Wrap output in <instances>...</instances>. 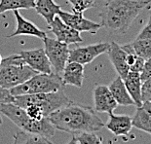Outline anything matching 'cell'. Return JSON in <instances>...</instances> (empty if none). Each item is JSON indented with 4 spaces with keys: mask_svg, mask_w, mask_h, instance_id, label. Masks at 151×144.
<instances>
[{
    "mask_svg": "<svg viewBox=\"0 0 151 144\" xmlns=\"http://www.w3.org/2000/svg\"><path fill=\"white\" fill-rule=\"evenodd\" d=\"M58 16L63 22L72 27L79 32H89L96 34L102 27V25L98 22L90 21L83 16V13H68L60 10Z\"/></svg>",
    "mask_w": 151,
    "mask_h": 144,
    "instance_id": "obj_9",
    "label": "cell"
},
{
    "mask_svg": "<svg viewBox=\"0 0 151 144\" xmlns=\"http://www.w3.org/2000/svg\"><path fill=\"white\" fill-rule=\"evenodd\" d=\"M13 12H14L16 19V29L11 34H9L7 38H12L19 36V35H29V36H34L43 39L44 37L47 36V33L44 30H41L33 22L22 17L19 10H15Z\"/></svg>",
    "mask_w": 151,
    "mask_h": 144,
    "instance_id": "obj_14",
    "label": "cell"
},
{
    "mask_svg": "<svg viewBox=\"0 0 151 144\" xmlns=\"http://www.w3.org/2000/svg\"><path fill=\"white\" fill-rule=\"evenodd\" d=\"M139 74H140V78L142 82L151 78V57H149L148 59H146L145 62H144L143 68Z\"/></svg>",
    "mask_w": 151,
    "mask_h": 144,
    "instance_id": "obj_27",
    "label": "cell"
},
{
    "mask_svg": "<svg viewBox=\"0 0 151 144\" xmlns=\"http://www.w3.org/2000/svg\"><path fill=\"white\" fill-rule=\"evenodd\" d=\"M131 44L137 55L144 60L151 57V39H136Z\"/></svg>",
    "mask_w": 151,
    "mask_h": 144,
    "instance_id": "obj_23",
    "label": "cell"
},
{
    "mask_svg": "<svg viewBox=\"0 0 151 144\" xmlns=\"http://www.w3.org/2000/svg\"><path fill=\"white\" fill-rule=\"evenodd\" d=\"M150 17H151V13H150Z\"/></svg>",
    "mask_w": 151,
    "mask_h": 144,
    "instance_id": "obj_34",
    "label": "cell"
},
{
    "mask_svg": "<svg viewBox=\"0 0 151 144\" xmlns=\"http://www.w3.org/2000/svg\"><path fill=\"white\" fill-rule=\"evenodd\" d=\"M37 73L25 64L19 54L11 55L2 59L0 64V86L11 90L27 81Z\"/></svg>",
    "mask_w": 151,
    "mask_h": 144,
    "instance_id": "obj_4",
    "label": "cell"
},
{
    "mask_svg": "<svg viewBox=\"0 0 151 144\" xmlns=\"http://www.w3.org/2000/svg\"><path fill=\"white\" fill-rule=\"evenodd\" d=\"M76 138L79 144H104L102 137L95 133V132L80 133Z\"/></svg>",
    "mask_w": 151,
    "mask_h": 144,
    "instance_id": "obj_24",
    "label": "cell"
},
{
    "mask_svg": "<svg viewBox=\"0 0 151 144\" xmlns=\"http://www.w3.org/2000/svg\"><path fill=\"white\" fill-rule=\"evenodd\" d=\"M104 1H106V0H104Z\"/></svg>",
    "mask_w": 151,
    "mask_h": 144,
    "instance_id": "obj_35",
    "label": "cell"
},
{
    "mask_svg": "<svg viewBox=\"0 0 151 144\" xmlns=\"http://www.w3.org/2000/svg\"><path fill=\"white\" fill-rule=\"evenodd\" d=\"M108 59L120 78L125 79L130 72V67L127 63V53L116 42H110V46L106 52Z\"/></svg>",
    "mask_w": 151,
    "mask_h": 144,
    "instance_id": "obj_13",
    "label": "cell"
},
{
    "mask_svg": "<svg viewBox=\"0 0 151 144\" xmlns=\"http://www.w3.org/2000/svg\"><path fill=\"white\" fill-rule=\"evenodd\" d=\"M2 123H3V121H2V118H1V116H0V126L2 125Z\"/></svg>",
    "mask_w": 151,
    "mask_h": 144,
    "instance_id": "obj_32",
    "label": "cell"
},
{
    "mask_svg": "<svg viewBox=\"0 0 151 144\" xmlns=\"http://www.w3.org/2000/svg\"><path fill=\"white\" fill-rule=\"evenodd\" d=\"M144 60L142 57H137V60L134 62V63L132 66H130V71H133V72H137V73H140L141 70L143 68V65H144Z\"/></svg>",
    "mask_w": 151,
    "mask_h": 144,
    "instance_id": "obj_30",
    "label": "cell"
},
{
    "mask_svg": "<svg viewBox=\"0 0 151 144\" xmlns=\"http://www.w3.org/2000/svg\"><path fill=\"white\" fill-rule=\"evenodd\" d=\"M13 144H53L48 137H45L39 134H34L25 133L24 130L19 132L14 136Z\"/></svg>",
    "mask_w": 151,
    "mask_h": 144,
    "instance_id": "obj_21",
    "label": "cell"
},
{
    "mask_svg": "<svg viewBox=\"0 0 151 144\" xmlns=\"http://www.w3.org/2000/svg\"><path fill=\"white\" fill-rule=\"evenodd\" d=\"M136 39H151V17L149 18L147 24L142 28Z\"/></svg>",
    "mask_w": 151,
    "mask_h": 144,
    "instance_id": "obj_29",
    "label": "cell"
},
{
    "mask_svg": "<svg viewBox=\"0 0 151 144\" xmlns=\"http://www.w3.org/2000/svg\"><path fill=\"white\" fill-rule=\"evenodd\" d=\"M1 62H2V57H1V55H0V64H1Z\"/></svg>",
    "mask_w": 151,
    "mask_h": 144,
    "instance_id": "obj_33",
    "label": "cell"
},
{
    "mask_svg": "<svg viewBox=\"0 0 151 144\" xmlns=\"http://www.w3.org/2000/svg\"><path fill=\"white\" fill-rule=\"evenodd\" d=\"M74 13H84L95 5V0H67Z\"/></svg>",
    "mask_w": 151,
    "mask_h": 144,
    "instance_id": "obj_25",
    "label": "cell"
},
{
    "mask_svg": "<svg viewBox=\"0 0 151 144\" xmlns=\"http://www.w3.org/2000/svg\"><path fill=\"white\" fill-rule=\"evenodd\" d=\"M10 102H14V97L11 95L9 90L2 88L0 86V104L10 103Z\"/></svg>",
    "mask_w": 151,
    "mask_h": 144,
    "instance_id": "obj_28",
    "label": "cell"
},
{
    "mask_svg": "<svg viewBox=\"0 0 151 144\" xmlns=\"http://www.w3.org/2000/svg\"><path fill=\"white\" fill-rule=\"evenodd\" d=\"M43 43L45 53L50 60L53 71L62 75L66 63L68 62L70 50L68 45L48 36L43 38Z\"/></svg>",
    "mask_w": 151,
    "mask_h": 144,
    "instance_id": "obj_7",
    "label": "cell"
},
{
    "mask_svg": "<svg viewBox=\"0 0 151 144\" xmlns=\"http://www.w3.org/2000/svg\"><path fill=\"white\" fill-rule=\"evenodd\" d=\"M65 88L62 76L57 73H37L17 87L9 90L13 97L24 95L45 94L62 91Z\"/></svg>",
    "mask_w": 151,
    "mask_h": 144,
    "instance_id": "obj_5",
    "label": "cell"
},
{
    "mask_svg": "<svg viewBox=\"0 0 151 144\" xmlns=\"http://www.w3.org/2000/svg\"><path fill=\"white\" fill-rule=\"evenodd\" d=\"M110 43H96L84 47H76L69 50L68 62H75L83 65L91 63L102 54H106Z\"/></svg>",
    "mask_w": 151,
    "mask_h": 144,
    "instance_id": "obj_8",
    "label": "cell"
},
{
    "mask_svg": "<svg viewBox=\"0 0 151 144\" xmlns=\"http://www.w3.org/2000/svg\"><path fill=\"white\" fill-rule=\"evenodd\" d=\"M35 7V0H1L0 14L7 11H15L20 9H32Z\"/></svg>",
    "mask_w": 151,
    "mask_h": 144,
    "instance_id": "obj_22",
    "label": "cell"
},
{
    "mask_svg": "<svg viewBox=\"0 0 151 144\" xmlns=\"http://www.w3.org/2000/svg\"><path fill=\"white\" fill-rule=\"evenodd\" d=\"M105 127L116 136L128 135L131 130L133 129L132 118L127 115H115L111 113L109 114L108 121Z\"/></svg>",
    "mask_w": 151,
    "mask_h": 144,
    "instance_id": "obj_16",
    "label": "cell"
},
{
    "mask_svg": "<svg viewBox=\"0 0 151 144\" xmlns=\"http://www.w3.org/2000/svg\"><path fill=\"white\" fill-rule=\"evenodd\" d=\"M56 130L71 134L99 132L105 125L89 106L70 101L48 117Z\"/></svg>",
    "mask_w": 151,
    "mask_h": 144,
    "instance_id": "obj_1",
    "label": "cell"
},
{
    "mask_svg": "<svg viewBox=\"0 0 151 144\" xmlns=\"http://www.w3.org/2000/svg\"><path fill=\"white\" fill-rule=\"evenodd\" d=\"M0 113L10 119L16 126L25 133L39 134L50 138L56 132V128L48 117L42 120H34L28 116L24 108L14 102L0 104Z\"/></svg>",
    "mask_w": 151,
    "mask_h": 144,
    "instance_id": "obj_3",
    "label": "cell"
},
{
    "mask_svg": "<svg viewBox=\"0 0 151 144\" xmlns=\"http://www.w3.org/2000/svg\"><path fill=\"white\" fill-rule=\"evenodd\" d=\"M70 100L65 94L63 90L45 94L24 95L14 97V103L24 108L28 105H34L43 112L45 117H49L51 113L69 103Z\"/></svg>",
    "mask_w": 151,
    "mask_h": 144,
    "instance_id": "obj_6",
    "label": "cell"
},
{
    "mask_svg": "<svg viewBox=\"0 0 151 144\" xmlns=\"http://www.w3.org/2000/svg\"><path fill=\"white\" fill-rule=\"evenodd\" d=\"M34 9L37 14L40 15L48 24H50L62 10V7L54 0H35Z\"/></svg>",
    "mask_w": 151,
    "mask_h": 144,
    "instance_id": "obj_20",
    "label": "cell"
},
{
    "mask_svg": "<svg viewBox=\"0 0 151 144\" xmlns=\"http://www.w3.org/2000/svg\"><path fill=\"white\" fill-rule=\"evenodd\" d=\"M125 87H126L128 92L133 98L134 105L137 107L140 106L142 104V100H141V86H142V81H141L140 74L137 72L130 71L127 76L123 79Z\"/></svg>",
    "mask_w": 151,
    "mask_h": 144,
    "instance_id": "obj_18",
    "label": "cell"
},
{
    "mask_svg": "<svg viewBox=\"0 0 151 144\" xmlns=\"http://www.w3.org/2000/svg\"><path fill=\"white\" fill-rule=\"evenodd\" d=\"M19 55L21 56L25 64H27L38 73H48L49 74V73L54 72L44 48L21 51Z\"/></svg>",
    "mask_w": 151,
    "mask_h": 144,
    "instance_id": "obj_10",
    "label": "cell"
},
{
    "mask_svg": "<svg viewBox=\"0 0 151 144\" xmlns=\"http://www.w3.org/2000/svg\"><path fill=\"white\" fill-rule=\"evenodd\" d=\"M62 80L65 86L81 88L84 81V65L75 62H68L62 73Z\"/></svg>",
    "mask_w": 151,
    "mask_h": 144,
    "instance_id": "obj_15",
    "label": "cell"
},
{
    "mask_svg": "<svg viewBox=\"0 0 151 144\" xmlns=\"http://www.w3.org/2000/svg\"><path fill=\"white\" fill-rule=\"evenodd\" d=\"M67 144H79L78 141H77V138H76V136L73 135L72 136V138L69 140V142L67 143Z\"/></svg>",
    "mask_w": 151,
    "mask_h": 144,
    "instance_id": "obj_31",
    "label": "cell"
},
{
    "mask_svg": "<svg viewBox=\"0 0 151 144\" xmlns=\"http://www.w3.org/2000/svg\"><path fill=\"white\" fill-rule=\"evenodd\" d=\"M108 88L110 90L111 94L118 105H122V106L134 105L133 98L131 97L126 87H125L123 79L120 78L119 76L111 82V84L108 86Z\"/></svg>",
    "mask_w": 151,
    "mask_h": 144,
    "instance_id": "obj_19",
    "label": "cell"
},
{
    "mask_svg": "<svg viewBox=\"0 0 151 144\" xmlns=\"http://www.w3.org/2000/svg\"><path fill=\"white\" fill-rule=\"evenodd\" d=\"M141 100H142V102H151V78L142 82V86H141Z\"/></svg>",
    "mask_w": 151,
    "mask_h": 144,
    "instance_id": "obj_26",
    "label": "cell"
},
{
    "mask_svg": "<svg viewBox=\"0 0 151 144\" xmlns=\"http://www.w3.org/2000/svg\"><path fill=\"white\" fill-rule=\"evenodd\" d=\"M49 29L56 36V39L67 45L81 43L83 41L79 31L67 25L60 20L59 16H56L53 21L49 24Z\"/></svg>",
    "mask_w": 151,
    "mask_h": 144,
    "instance_id": "obj_11",
    "label": "cell"
},
{
    "mask_svg": "<svg viewBox=\"0 0 151 144\" xmlns=\"http://www.w3.org/2000/svg\"><path fill=\"white\" fill-rule=\"evenodd\" d=\"M132 124L137 130L151 133V102H142L137 107L136 114L132 118Z\"/></svg>",
    "mask_w": 151,
    "mask_h": 144,
    "instance_id": "obj_17",
    "label": "cell"
},
{
    "mask_svg": "<svg viewBox=\"0 0 151 144\" xmlns=\"http://www.w3.org/2000/svg\"><path fill=\"white\" fill-rule=\"evenodd\" d=\"M150 0H106L99 12L101 24L111 33L125 34Z\"/></svg>",
    "mask_w": 151,
    "mask_h": 144,
    "instance_id": "obj_2",
    "label": "cell"
},
{
    "mask_svg": "<svg viewBox=\"0 0 151 144\" xmlns=\"http://www.w3.org/2000/svg\"><path fill=\"white\" fill-rule=\"evenodd\" d=\"M93 98H94L95 110L98 112L111 114L118 106L107 86H97L93 91Z\"/></svg>",
    "mask_w": 151,
    "mask_h": 144,
    "instance_id": "obj_12",
    "label": "cell"
}]
</instances>
